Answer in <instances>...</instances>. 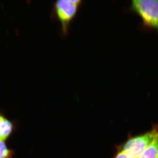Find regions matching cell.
<instances>
[{"label":"cell","mask_w":158,"mask_h":158,"mask_svg":"<svg viewBox=\"0 0 158 158\" xmlns=\"http://www.w3.org/2000/svg\"><path fill=\"white\" fill-rule=\"evenodd\" d=\"M82 3L81 0H59L53 5L51 17L60 23L63 36L67 35L68 33L70 24Z\"/></svg>","instance_id":"obj_1"},{"label":"cell","mask_w":158,"mask_h":158,"mask_svg":"<svg viewBox=\"0 0 158 158\" xmlns=\"http://www.w3.org/2000/svg\"><path fill=\"white\" fill-rule=\"evenodd\" d=\"M130 9L141 18L145 25L158 32V0H134Z\"/></svg>","instance_id":"obj_2"},{"label":"cell","mask_w":158,"mask_h":158,"mask_svg":"<svg viewBox=\"0 0 158 158\" xmlns=\"http://www.w3.org/2000/svg\"><path fill=\"white\" fill-rule=\"evenodd\" d=\"M14 128L13 124L0 114V140L4 141L12 133Z\"/></svg>","instance_id":"obj_3"},{"label":"cell","mask_w":158,"mask_h":158,"mask_svg":"<svg viewBox=\"0 0 158 158\" xmlns=\"http://www.w3.org/2000/svg\"><path fill=\"white\" fill-rule=\"evenodd\" d=\"M138 158H158V131L151 142Z\"/></svg>","instance_id":"obj_4"},{"label":"cell","mask_w":158,"mask_h":158,"mask_svg":"<svg viewBox=\"0 0 158 158\" xmlns=\"http://www.w3.org/2000/svg\"><path fill=\"white\" fill-rule=\"evenodd\" d=\"M13 152L8 149L5 143L0 140V158H12Z\"/></svg>","instance_id":"obj_5"}]
</instances>
